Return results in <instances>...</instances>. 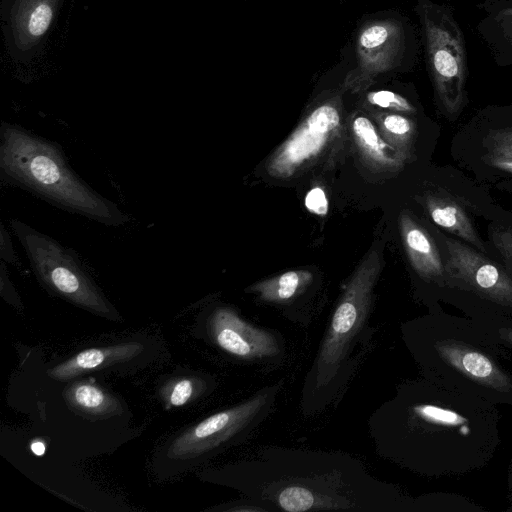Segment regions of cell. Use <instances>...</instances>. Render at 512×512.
I'll return each instance as SVG.
<instances>
[{"label":"cell","mask_w":512,"mask_h":512,"mask_svg":"<svg viewBox=\"0 0 512 512\" xmlns=\"http://www.w3.org/2000/svg\"><path fill=\"white\" fill-rule=\"evenodd\" d=\"M383 267L378 251H370L344 286L300 396L305 417L317 415L339 402L359 362L371 345L374 287Z\"/></svg>","instance_id":"4"},{"label":"cell","mask_w":512,"mask_h":512,"mask_svg":"<svg viewBox=\"0 0 512 512\" xmlns=\"http://www.w3.org/2000/svg\"><path fill=\"white\" fill-rule=\"evenodd\" d=\"M342 92H325L310 107L296 129L267 160L268 175L290 179L338 157L345 140Z\"/></svg>","instance_id":"8"},{"label":"cell","mask_w":512,"mask_h":512,"mask_svg":"<svg viewBox=\"0 0 512 512\" xmlns=\"http://www.w3.org/2000/svg\"><path fill=\"white\" fill-rule=\"evenodd\" d=\"M266 512H417V497L371 475L342 451L266 446L207 472Z\"/></svg>","instance_id":"2"},{"label":"cell","mask_w":512,"mask_h":512,"mask_svg":"<svg viewBox=\"0 0 512 512\" xmlns=\"http://www.w3.org/2000/svg\"><path fill=\"white\" fill-rule=\"evenodd\" d=\"M503 351L512 354V316L471 318Z\"/></svg>","instance_id":"22"},{"label":"cell","mask_w":512,"mask_h":512,"mask_svg":"<svg viewBox=\"0 0 512 512\" xmlns=\"http://www.w3.org/2000/svg\"><path fill=\"white\" fill-rule=\"evenodd\" d=\"M349 126L354 145L368 167L393 172L404 165L406 158L383 139L375 122L366 114L353 113Z\"/></svg>","instance_id":"15"},{"label":"cell","mask_w":512,"mask_h":512,"mask_svg":"<svg viewBox=\"0 0 512 512\" xmlns=\"http://www.w3.org/2000/svg\"><path fill=\"white\" fill-rule=\"evenodd\" d=\"M0 177L3 182L102 224L119 226L129 221L116 204L74 173L57 144L5 122L0 128Z\"/></svg>","instance_id":"5"},{"label":"cell","mask_w":512,"mask_h":512,"mask_svg":"<svg viewBox=\"0 0 512 512\" xmlns=\"http://www.w3.org/2000/svg\"><path fill=\"white\" fill-rule=\"evenodd\" d=\"M399 225L403 246L413 270L426 284L440 290L444 297L447 279L445 264L431 236L407 213L400 215Z\"/></svg>","instance_id":"14"},{"label":"cell","mask_w":512,"mask_h":512,"mask_svg":"<svg viewBox=\"0 0 512 512\" xmlns=\"http://www.w3.org/2000/svg\"><path fill=\"white\" fill-rule=\"evenodd\" d=\"M512 159V129L496 131L488 136V155Z\"/></svg>","instance_id":"26"},{"label":"cell","mask_w":512,"mask_h":512,"mask_svg":"<svg viewBox=\"0 0 512 512\" xmlns=\"http://www.w3.org/2000/svg\"><path fill=\"white\" fill-rule=\"evenodd\" d=\"M508 498H509V507L508 511H512V460L509 467L508 473Z\"/></svg>","instance_id":"33"},{"label":"cell","mask_w":512,"mask_h":512,"mask_svg":"<svg viewBox=\"0 0 512 512\" xmlns=\"http://www.w3.org/2000/svg\"><path fill=\"white\" fill-rule=\"evenodd\" d=\"M220 510L229 512H266L264 508L244 497L229 503L226 507L220 508Z\"/></svg>","instance_id":"30"},{"label":"cell","mask_w":512,"mask_h":512,"mask_svg":"<svg viewBox=\"0 0 512 512\" xmlns=\"http://www.w3.org/2000/svg\"><path fill=\"white\" fill-rule=\"evenodd\" d=\"M63 0H4L5 37L12 54L32 56L56 19Z\"/></svg>","instance_id":"13"},{"label":"cell","mask_w":512,"mask_h":512,"mask_svg":"<svg viewBox=\"0 0 512 512\" xmlns=\"http://www.w3.org/2000/svg\"><path fill=\"white\" fill-rule=\"evenodd\" d=\"M480 7L484 16L477 24L479 36L496 65L512 66V0H484Z\"/></svg>","instance_id":"16"},{"label":"cell","mask_w":512,"mask_h":512,"mask_svg":"<svg viewBox=\"0 0 512 512\" xmlns=\"http://www.w3.org/2000/svg\"><path fill=\"white\" fill-rule=\"evenodd\" d=\"M400 331L423 378L495 405L512 406V371L503 363L506 352L474 320L432 308L401 324Z\"/></svg>","instance_id":"3"},{"label":"cell","mask_w":512,"mask_h":512,"mask_svg":"<svg viewBox=\"0 0 512 512\" xmlns=\"http://www.w3.org/2000/svg\"><path fill=\"white\" fill-rule=\"evenodd\" d=\"M365 106L381 111L414 114L416 107L403 95L390 90L368 92L365 95Z\"/></svg>","instance_id":"24"},{"label":"cell","mask_w":512,"mask_h":512,"mask_svg":"<svg viewBox=\"0 0 512 512\" xmlns=\"http://www.w3.org/2000/svg\"><path fill=\"white\" fill-rule=\"evenodd\" d=\"M418 512H479L484 509L470 499L450 493H429L417 496Z\"/></svg>","instance_id":"21"},{"label":"cell","mask_w":512,"mask_h":512,"mask_svg":"<svg viewBox=\"0 0 512 512\" xmlns=\"http://www.w3.org/2000/svg\"><path fill=\"white\" fill-rule=\"evenodd\" d=\"M0 257L5 262L18 264V258L14 252L9 233L2 224L0 228Z\"/></svg>","instance_id":"28"},{"label":"cell","mask_w":512,"mask_h":512,"mask_svg":"<svg viewBox=\"0 0 512 512\" xmlns=\"http://www.w3.org/2000/svg\"><path fill=\"white\" fill-rule=\"evenodd\" d=\"M314 274L306 269L290 270L258 281L245 289L260 302L281 307L287 317L289 307L298 302L313 284Z\"/></svg>","instance_id":"17"},{"label":"cell","mask_w":512,"mask_h":512,"mask_svg":"<svg viewBox=\"0 0 512 512\" xmlns=\"http://www.w3.org/2000/svg\"><path fill=\"white\" fill-rule=\"evenodd\" d=\"M136 351L137 345L135 344L87 349L55 367L51 375L57 379H67L78 373L99 368L109 362L126 359Z\"/></svg>","instance_id":"19"},{"label":"cell","mask_w":512,"mask_h":512,"mask_svg":"<svg viewBox=\"0 0 512 512\" xmlns=\"http://www.w3.org/2000/svg\"><path fill=\"white\" fill-rule=\"evenodd\" d=\"M69 397L76 407L93 414H103L112 407V401L91 384L76 385L69 393Z\"/></svg>","instance_id":"23"},{"label":"cell","mask_w":512,"mask_h":512,"mask_svg":"<svg viewBox=\"0 0 512 512\" xmlns=\"http://www.w3.org/2000/svg\"><path fill=\"white\" fill-rule=\"evenodd\" d=\"M487 163L499 171L512 174V159L486 156Z\"/></svg>","instance_id":"31"},{"label":"cell","mask_w":512,"mask_h":512,"mask_svg":"<svg viewBox=\"0 0 512 512\" xmlns=\"http://www.w3.org/2000/svg\"><path fill=\"white\" fill-rule=\"evenodd\" d=\"M10 225L45 287L74 304L112 317L114 309L72 250L18 219L10 220Z\"/></svg>","instance_id":"10"},{"label":"cell","mask_w":512,"mask_h":512,"mask_svg":"<svg viewBox=\"0 0 512 512\" xmlns=\"http://www.w3.org/2000/svg\"><path fill=\"white\" fill-rule=\"evenodd\" d=\"M214 386L212 380L204 379H181L173 386L169 402L173 406H182L187 403L196 393L205 392Z\"/></svg>","instance_id":"25"},{"label":"cell","mask_w":512,"mask_h":512,"mask_svg":"<svg viewBox=\"0 0 512 512\" xmlns=\"http://www.w3.org/2000/svg\"><path fill=\"white\" fill-rule=\"evenodd\" d=\"M495 243L508 263L507 266L509 267V274L512 277V232L508 231L497 235Z\"/></svg>","instance_id":"29"},{"label":"cell","mask_w":512,"mask_h":512,"mask_svg":"<svg viewBox=\"0 0 512 512\" xmlns=\"http://www.w3.org/2000/svg\"><path fill=\"white\" fill-rule=\"evenodd\" d=\"M426 64L434 98L449 119L457 118L467 104V50L464 32L451 6L417 0Z\"/></svg>","instance_id":"6"},{"label":"cell","mask_w":512,"mask_h":512,"mask_svg":"<svg viewBox=\"0 0 512 512\" xmlns=\"http://www.w3.org/2000/svg\"><path fill=\"white\" fill-rule=\"evenodd\" d=\"M368 431L379 457L425 477L478 471L500 443L497 405L423 377L398 384Z\"/></svg>","instance_id":"1"},{"label":"cell","mask_w":512,"mask_h":512,"mask_svg":"<svg viewBox=\"0 0 512 512\" xmlns=\"http://www.w3.org/2000/svg\"><path fill=\"white\" fill-rule=\"evenodd\" d=\"M447 249L444 297L469 318L512 316V277L475 249L443 236Z\"/></svg>","instance_id":"9"},{"label":"cell","mask_w":512,"mask_h":512,"mask_svg":"<svg viewBox=\"0 0 512 512\" xmlns=\"http://www.w3.org/2000/svg\"><path fill=\"white\" fill-rule=\"evenodd\" d=\"M407 52L408 32L400 20L366 22L357 35V64L346 74L340 87L351 93L367 90L378 76L398 68Z\"/></svg>","instance_id":"12"},{"label":"cell","mask_w":512,"mask_h":512,"mask_svg":"<svg viewBox=\"0 0 512 512\" xmlns=\"http://www.w3.org/2000/svg\"><path fill=\"white\" fill-rule=\"evenodd\" d=\"M305 206L311 212L324 216L328 212V200L321 187H313L305 197Z\"/></svg>","instance_id":"27"},{"label":"cell","mask_w":512,"mask_h":512,"mask_svg":"<svg viewBox=\"0 0 512 512\" xmlns=\"http://www.w3.org/2000/svg\"><path fill=\"white\" fill-rule=\"evenodd\" d=\"M370 115L383 139L407 159L415 137L414 121L403 113L376 109H372Z\"/></svg>","instance_id":"20"},{"label":"cell","mask_w":512,"mask_h":512,"mask_svg":"<svg viewBox=\"0 0 512 512\" xmlns=\"http://www.w3.org/2000/svg\"><path fill=\"white\" fill-rule=\"evenodd\" d=\"M425 207L435 224L485 251L470 219L456 202L445 197L428 196L425 199Z\"/></svg>","instance_id":"18"},{"label":"cell","mask_w":512,"mask_h":512,"mask_svg":"<svg viewBox=\"0 0 512 512\" xmlns=\"http://www.w3.org/2000/svg\"><path fill=\"white\" fill-rule=\"evenodd\" d=\"M206 331L211 342L238 363L274 368L286 360V340L278 330L252 323L232 307L213 308Z\"/></svg>","instance_id":"11"},{"label":"cell","mask_w":512,"mask_h":512,"mask_svg":"<svg viewBox=\"0 0 512 512\" xmlns=\"http://www.w3.org/2000/svg\"><path fill=\"white\" fill-rule=\"evenodd\" d=\"M283 385V380L266 385L242 402L192 426L171 442L167 457L193 466L244 443L274 412Z\"/></svg>","instance_id":"7"},{"label":"cell","mask_w":512,"mask_h":512,"mask_svg":"<svg viewBox=\"0 0 512 512\" xmlns=\"http://www.w3.org/2000/svg\"><path fill=\"white\" fill-rule=\"evenodd\" d=\"M45 445L43 442L41 441H35L31 444V451L36 455V456H42L44 453H45Z\"/></svg>","instance_id":"32"}]
</instances>
